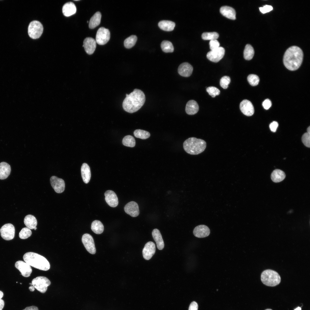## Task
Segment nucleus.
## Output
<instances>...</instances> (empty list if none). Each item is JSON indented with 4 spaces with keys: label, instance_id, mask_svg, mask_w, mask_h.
I'll use <instances>...</instances> for the list:
<instances>
[{
    "label": "nucleus",
    "instance_id": "ddd939ff",
    "mask_svg": "<svg viewBox=\"0 0 310 310\" xmlns=\"http://www.w3.org/2000/svg\"><path fill=\"white\" fill-rule=\"evenodd\" d=\"M15 266L23 276L27 277L30 276L32 270L30 266L26 263L22 261H18L16 262Z\"/></svg>",
    "mask_w": 310,
    "mask_h": 310
},
{
    "label": "nucleus",
    "instance_id": "603ef678",
    "mask_svg": "<svg viewBox=\"0 0 310 310\" xmlns=\"http://www.w3.org/2000/svg\"><path fill=\"white\" fill-rule=\"evenodd\" d=\"M3 293L2 291L0 290V299H1L3 297Z\"/></svg>",
    "mask_w": 310,
    "mask_h": 310
},
{
    "label": "nucleus",
    "instance_id": "6e6552de",
    "mask_svg": "<svg viewBox=\"0 0 310 310\" xmlns=\"http://www.w3.org/2000/svg\"><path fill=\"white\" fill-rule=\"evenodd\" d=\"M110 33L109 30L104 27L99 28L96 33V42L99 45L106 44L109 40Z\"/></svg>",
    "mask_w": 310,
    "mask_h": 310
},
{
    "label": "nucleus",
    "instance_id": "f257e3e1",
    "mask_svg": "<svg viewBox=\"0 0 310 310\" xmlns=\"http://www.w3.org/2000/svg\"><path fill=\"white\" fill-rule=\"evenodd\" d=\"M126 97L122 104L123 109L130 113L136 112L144 104L145 96L141 90L135 89L129 94H126Z\"/></svg>",
    "mask_w": 310,
    "mask_h": 310
},
{
    "label": "nucleus",
    "instance_id": "6ab92c4d",
    "mask_svg": "<svg viewBox=\"0 0 310 310\" xmlns=\"http://www.w3.org/2000/svg\"><path fill=\"white\" fill-rule=\"evenodd\" d=\"M96 40L91 37H87L83 42V45L86 53L89 55L92 54L96 49Z\"/></svg>",
    "mask_w": 310,
    "mask_h": 310
},
{
    "label": "nucleus",
    "instance_id": "1a4fd4ad",
    "mask_svg": "<svg viewBox=\"0 0 310 310\" xmlns=\"http://www.w3.org/2000/svg\"><path fill=\"white\" fill-rule=\"evenodd\" d=\"M15 232V227L10 223L5 224L0 229L1 236L6 240L12 239L14 237Z\"/></svg>",
    "mask_w": 310,
    "mask_h": 310
},
{
    "label": "nucleus",
    "instance_id": "a211bd4d",
    "mask_svg": "<svg viewBox=\"0 0 310 310\" xmlns=\"http://www.w3.org/2000/svg\"><path fill=\"white\" fill-rule=\"evenodd\" d=\"M193 70V67L190 64L187 62H184L179 65L178 72L180 75L188 77L191 75Z\"/></svg>",
    "mask_w": 310,
    "mask_h": 310
},
{
    "label": "nucleus",
    "instance_id": "c9c22d12",
    "mask_svg": "<svg viewBox=\"0 0 310 310\" xmlns=\"http://www.w3.org/2000/svg\"><path fill=\"white\" fill-rule=\"evenodd\" d=\"M123 144L125 146L133 147L135 145V141L134 138L130 135L125 136L122 140Z\"/></svg>",
    "mask_w": 310,
    "mask_h": 310
},
{
    "label": "nucleus",
    "instance_id": "6e6d98bb",
    "mask_svg": "<svg viewBox=\"0 0 310 310\" xmlns=\"http://www.w3.org/2000/svg\"><path fill=\"white\" fill-rule=\"evenodd\" d=\"M265 310H272V309H266Z\"/></svg>",
    "mask_w": 310,
    "mask_h": 310
},
{
    "label": "nucleus",
    "instance_id": "f03ea898",
    "mask_svg": "<svg viewBox=\"0 0 310 310\" xmlns=\"http://www.w3.org/2000/svg\"><path fill=\"white\" fill-rule=\"evenodd\" d=\"M303 53L296 46L288 48L284 55L283 61L285 67L290 71H294L300 66L303 60Z\"/></svg>",
    "mask_w": 310,
    "mask_h": 310
},
{
    "label": "nucleus",
    "instance_id": "a18cd8bd",
    "mask_svg": "<svg viewBox=\"0 0 310 310\" xmlns=\"http://www.w3.org/2000/svg\"><path fill=\"white\" fill-rule=\"evenodd\" d=\"M271 102L268 99H266L262 103V106L266 110L269 109L271 107Z\"/></svg>",
    "mask_w": 310,
    "mask_h": 310
},
{
    "label": "nucleus",
    "instance_id": "13d9d810",
    "mask_svg": "<svg viewBox=\"0 0 310 310\" xmlns=\"http://www.w3.org/2000/svg\"><path fill=\"white\" fill-rule=\"evenodd\" d=\"M37 228H36V227H35V228H34V230H36V229Z\"/></svg>",
    "mask_w": 310,
    "mask_h": 310
},
{
    "label": "nucleus",
    "instance_id": "9b49d317",
    "mask_svg": "<svg viewBox=\"0 0 310 310\" xmlns=\"http://www.w3.org/2000/svg\"><path fill=\"white\" fill-rule=\"evenodd\" d=\"M82 242L86 250L90 253L94 254L96 252L94 239L91 235L86 233L82 237Z\"/></svg>",
    "mask_w": 310,
    "mask_h": 310
},
{
    "label": "nucleus",
    "instance_id": "ea45409f",
    "mask_svg": "<svg viewBox=\"0 0 310 310\" xmlns=\"http://www.w3.org/2000/svg\"><path fill=\"white\" fill-rule=\"evenodd\" d=\"M206 90L209 94L212 97H215L219 95L220 93V90L214 86H210L207 88Z\"/></svg>",
    "mask_w": 310,
    "mask_h": 310
},
{
    "label": "nucleus",
    "instance_id": "412c9836",
    "mask_svg": "<svg viewBox=\"0 0 310 310\" xmlns=\"http://www.w3.org/2000/svg\"><path fill=\"white\" fill-rule=\"evenodd\" d=\"M220 12L222 15L228 19L235 20L236 18V11L231 7L228 6H222L220 8Z\"/></svg>",
    "mask_w": 310,
    "mask_h": 310
},
{
    "label": "nucleus",
    "instance_id": "f704fd0d",
    "mask_svg": "<svg viewBox=\"0 0 310 310\" xmlns=\"http://www.w3.org/2000/svg\"><path fill=\"white\" fill-rule=\"evenodd\" d=\"M133 134L135 137L142 139H147L150 136V134L149 132L140 129H136L135 130Z\"/></svg>",
    "mask_w": 310,
    "mask_h": 310
},
{
    "label": "nucleus",
    "instance_id": "5701e85b",
    "mask_svg": "<svg viewBox=\"0 0 310 310\" xmlns=\"http://www.w3.org/2000/svg\"><path fill=\"white\" fill-rule=\"evenodd\" d=\"M199 106L197 102L194 100H190L187 103L185 110L186 113L189 115H193L198 111Z\"/></svg>",
    "mask_w": 310,
    "mask_h": 310
},
{
    "label": "nucleus",
    "instance_id": "2f4dec72",
    "mask_svg": "<svg viewBox=\"0 0 310 310\" xmlns=\"http://www.w3.org/2000/svg\"><path fill=\"white\" fill-rule=\"evenodd\" d=\"M254 54V51L253 47L249 44H247L245 46L243 52L244 59L247 60H250L253 58Z\"/></svg>",
    "mask_w": 310,
    "mask_h": 310
},
{
    "label": "nucleus",
    "instance_id": "de8ad7c7",
    "mask_svg": "<svg viewBox=\"0 0 310 310\" xmlns=\"http://www.w3.org/2000/svg\"><path fill=\"white\" fill-rule=\"evenodd\" d=\"M198 305L197 303L195 301L191 302L189 307V310H197Z\"/></svg>",
    "mask_w": 310,
    "mask_h": 310
},
{
    "label": "nucleus",
    "instance_id": "dca6fc26",
    "mask_svg": "<svg viewBox=\"0 0 310 310\" xmlns=\"http://www.w3.org/2000/svg\"><path fill=\"white\" fill-rule=\"evenodd\" d=\"M124 209L127 214L133 217H137L140 213L138 204L134 201L127 204L125 206Z\"/></svg>",
    "mask_w": 310,
    "mask_h": 310
},
{
    "label": "nucleus",
    "instance_id": "7ed1b4c3",
    "mask_svg": "<svg viewBox=\"0 0 310 310\" xmlns=\"http://www.w3.org/2000/svg\"><path fill=\"white\" fill-rule=\"evenodd\" d=\"M25 262L30 266L40 270L47 271L50 267L49 263L44 257L37 253L28 252L23 256Z\"/></svg>",
    "mask_w": 310,
    "mask_h": 310
},
{
    "label": "nucleus",
    "instance_id": "9d476101",
    "mask_svg": "<svg viewBox=\"0 0 310 310\" xmlns=\"http://www.w3.org/2000/svg\"><path fill=\"white\" fill-rule=\"evenodd\" d=\"M225 52L224 48L220 46L215 49L211 50L206 55L207 58L210 61L214 62H217L223 57Z\"/></svg>",
    "mask_w": 310,
    "mask_h": 310
},
{
    "label": "nucleus",
    "instance_id": "a878e982",
    "mask_svg": "<svg viewBox=\"0 0 310 310\" xmlns=\"http://www.w3.org/2000/svg\"><path fill=\"white\" fill-rule=\"evenodd\" d=\"M11 171L10 165L5 162L0 163V179H4L8 177Z\"/></svg>",
    "mask_w": 310,
    "mask_h": 310
},
{
    "label": "nucleus",
    "instance_id": "aec40b11",
    "mask_svg": "<svg viewBox=\"0 0 310 310\" xmlns=\"http://www.w3.org/2000/svg\"><path fill=\"white\" fill-rule=\"evenodd\" d=\"M193 232L195 237L202 238L208 236L210 234V230L207 226L200 225L195 227Z\"/></svg>",
    "mask_w": 310,
    "mask_h": 310
},
{
    "label": "nucleus",
    "instance_id": "393cba45",
    "mask_svg": "<svg viewBox=\"0 0 310 310\" xmlns=\"http://www.w3.org/2000/svg\"><path fill=\"white\" fill-rule=\"evenodd\" d=\"M81 170L83 181L85 183H88L90 181L91 176L90 167L87 163H84L82 166Z\"/></svg>",
    "mask_w": 310,
    "mask_h": 310
},
{
    "label": "nucleus",
    "instance_id": "a19ab883",
    "mask_svg": "<svg viewBox=\"0 0 310 310\" xmlns=\"http://www.w3.org/2000/svg\"><path fill=\"white\" fill-rule=\"evenodd\" d=\"M230 82V77L227 76H224L222 77L220 80V85L224 89H226L228 87V85Z\"/></svg>",
    "mask_w": 310,
    "mask_h": 310
},
{
    "label": "nucleus",
    "instance_id": "c756f323",
    "mask_svg": "<svg viewBox=\"0 0 310 310\" xmlns=\"http://www.w3.org/2000/svg\"><path fill=\"white\" fill-rule=\"evenodd\" d=\"M101 15L99 11L96 12L91 18L89 24V28L93 29L98 26L100 23Z\"/></svg>",
    "mask_w": 310,
    "mask_h": 310
},
{
    "label": "nucleus",
    "instance_id": "473e14b6",
    "mask_svg": "<svg viewBox=\"0 0 310 310\" xmlns=\"http://www.w3.org/2000/svg\"><path fill=\"white\" fill-rule=\"evenodd\" d=\"M137 40V36L132 35L126 38L124 40V44L125 47L130 49L133 47L135 44Z\"/></svg>",
    "mask_w": 310,
    "mask_h": 310
},
{
    "label": "nucleus",
    "instance_id": "7c9ffc66",
    "mask_svg": "<svg viewBox=\"0 0 310 310\" xmlns=\"http://www.w3.org/2000/svg\"><path fill=\"white\" fill-rule=\"evenodd\" d=\"M91 229L94 233L100 234L103 232L104 227L103 224L100 221L95 220L92 222Z\"/></svg>",
    "mask_w": 310,
    "mask_h": 310
},
{
    "label": "nucleus",
    "instance_id": "cd10ccee",
    "mask_svg": "<svg viewBox=\"0 0 310 310\" xmlns=\"http://www.w3.org/2000/svg\"><path fill=\"white\" fill-rule=\"evenodd\" d=\"M24 222L27 227L31 229H34L37 224L36 218L33 215L30 214L25 217Z\"/></svg>",
    "mask_w": 310,
    "mask_h": 310
},
{
    "label": "nucleus",
    "instance_id": "8fccbe9b",
    "mask_svg": "<svg viewBox=\"0 0 310 310\" xmlns=\"http://www.w3.org/2000/svg\"><path fill=\"white\" fill-rule=\"evenodd\" d=\"M4 306V302L3 300L0 299V310H2Z\"/></svg>",
    "mask_w": 310,
    "mask_h": 310
},
{
    "label": "nucleus",
    "instance_id": "39448f33",
    "mask_svg": "<svg viewBox=\"0 0 310 310\" xmlns=\"http://www.w3.org/2000/svg\"><path fill=\"white\" fill-rule=\"evenodd\" d=\"M261 280L265 285L271 287L279 284L281 278L279 274L273 270L268 269L263 271L261 275Z\"/></svg>",
    "mask_w": 310,
    "mask_h": 310
},
{
    "label": "nucleus",
    "instance_id": "bb28decb",
    "mask_svg": "<svg viewBox=\"0 0 310 310\" xmlns=\"http://www.w3.org/2000/svg\"><path fill=\"white\" fill-rule=\"evenodd\" d=\"M272 180L275 183H278L283 181L285 178L286 175L284 171L276 169L272 173L271 176Z\"/></svg>",
    "mask_w": 310,
    "mask_h": 310
},
{
    "label": "nucleus",
    "instance_id": "e433bc0d",
    "mask_svg": "<svg viewBox=\"0 0 310 310\" xmlns=\"http://www.w3.org/2000/svg\"><path fill=\"white\" fill-rule=\"evenodd\" d=\"M219 36V34L216 32H205L203 33L202 35V37L203 39L210 40L217 39Z\"/></svg>",
    "mask_w": 310,
    "mask_h": 310
},
{
    "label": "nucleus",
    "instance_id": "c03bdc74",
    "mask_svg": "<svg viewBox=\"0 0 310 310\" xmlns=\"http://www.w3.org/2000/svg\"><path fill=\"white\" fill-rule=\"evenodd\" d=\"M273 7L270 5H266L259 8L260 11L263 13L268 12L273 9Z\"/></svg>",
    "mask_w": 310,
    "mask_h": 310
},
{
    "label": "nucleus",
    "instance_id": "2eb2a0df",
    "mask_svg": "<svg viewBox=\"0 0 310 310\" xmlns=\"http://www.w3.org/2000/svg\"><path fill=\"white\" fill-rule=\"evenodd\" d=\"M240 108L244 115L248 116L252 115L254 112L252 104L247 100L245 99L241 102L240 104Z\"/></svg>",
    "mask_w": 310,
    "mask_h": 310
},
{
    "label": "nucleus",
    "instance_id": "f8f14e48",
    "mask_svg": "<svg viewBox=\"0 0 310 310\" xmlns=\"http://www.w3.org/2000/svg\"><path fill=\"white\" fill-rule=\"evenodd\" d=\"M50 182L52 187L56 193H61L64 191L65 183L62 179L53 176L51 177Z\"/></svg>",
    "mask_w": 310,
    "mask_h": 310
},
{
    "label": "nucleus",
    "instance_id": "4d7b16f0",
    "mask_svg": "<svg viewBox=\"0 0 310 310\" xmlns=\"http://www.w3.org/2000/svg\"><path fill=\"white\" fill-rule=\"evenodd\" d=\"M29 284H30L31 286H32V283H30Z\"/></svg>",
    "mask_w": 310,
    "mask_h": 310
},
{
    "label": "nucleus",
    "instance_id": "0eeeda50",
    "mask_svg": "<svg viewBox=\"0 0 310 310\" xmlns=\"http://www.w3.org/2000/svg\"><path fill=\"white\" fill-rule=\"evenodd\" d=\"M32 286L40 292L44 293L46 291L47 287L51 282L46 277L40 276L33 279L32 281Z\"/></svg>",
    "mask_w": 310,
    "mask_h": 310
},
{
    "label": "nucleus",
    "instance_id": "423d86ee",
    "mask_svg": "<svg viewBox=\"0 0 310 310\" xmlns=\"http://www.w3.org/2000/svg\"><path fill=\"white\" fill-rule=\"evenodd\" d=\"M43 30L41 23L36 20L30 22L28 28V33L31 38L36 39L39 38L42 35Z\"/></svg>",
    "mask_w": 310,
    "mask_h": 310
},
{
    "label": "nucleus",
    "instance_id": "49530a36",
    "mask_svg": "<svg viewBox=\"0 0 310 310\" xmlns=\"http://www.w3.org/2000/svg\"><path fill=\"white\" fill-rule=\"evenodd\" d=\"M278 125V124L277 122L274 121L270 124L269 127L271 131L275 132L276 131Z\"/></svg>",
    "mask_w": 310,
    "mask_h": 310
},
{
    "label": "nucleus",
    "instance_id": "3c124183",
    "mask_svg": "<svg viewBox=\"0 0 310 310\" xmlns=\"http://www.w3.org/2000/svg\"><path fill=\"white\" fill-rule=\"evenodd\" d=\"M29 289L30 290L31 292H33L35 290V288L33 286H30L29 288Z\"/></svg>",
    "mask_w": 310,
    "mask_h": 310
},
{
    "label": "nucleus",
    "instance_id": "5fc2aeb1",
    "mask_svg": "<svg viewBox=\"0 0 310 310\" xmlns=\"http://www.w3.org/2000/svg\"><path fill=\"white\" fill-rule=\"evenodd\" d=\"M301 308L300 307H298L296 309H294V310H301Z\"/></svg>",
    "mask_w": 310,
    "mask_h": 310
},
{
    "label": "nucleus",
    "instance_id": "58836bf2",
    "mask_svg": "<svg viewBox=\"0 0 310 310\" xmlns=\"http://www.w3.org/2000/svg\"><path fill=\"white\" fill-rule=\"evenodd\" d=\"M32 232L30 229L27 227L22 228L19 233L20 238L22 239L28 238L31 235Z\"/></svg>",
    "mask_w": 310,
    "mask_h": 310
},
{
    "label": "nucleus",
    "instance_id": "4be33fe9",
    "mask_svg": "<svg viewBox=\"0 0 310 310\" xmlns=\"http://www.w3.org/2000/svg\"><path fill=\"white\" fill-rule=\"evenodd\" d=\"M152 235L158 249L160 250L162 249L164 247V243L160 231L156 228L154 229L152 231Z\"/></svg>",
    "mask_w": 310,
    "mask_h": 310
},
{
    "label": "nucleus",
    "instance_id": "79ce46f5",
    "mask_svg": "<svg viewBox=\"0 0 310 310\" xmlns=\"http://www.w3.org/2000/svg\"><path fill=\"white\" fill-rule=\"evenodd\" d=\"M302 141L306 147H310V134L307 132L304 133L302 137Z\"/></svg>",
    "mask_w": 310,
    "mask_h": 310
},
{
    "label": "nucleus",
    "instance_id": "c85d7f7f",
    "mask_svg": "<svg viewBox=\"0 0 310 310\" xmlns=\"http://www.w3.org/2000/svg\"><path fill=\"white\" fill-rule=\"evenodd\" d=\"M175 23L171 21L162 20L158 23V26L162 30L166 31L173 30L175 26Z\"/></svg>",
    "mask_w": 310,
    "mask_h": 310
},
{
    "label": "nucleus",
    "instance_id": "f3484780",
    "mask_svg": "<svg viewBox=\"0 0 310 310\" xmlns=\"http://www.w3.org/2000/svg\"><path fill=\"white\" fill-rule=\"evenodd\" d=\"M105 200L110 207H116L118 204V200L116 193L113 191L108 190L104 193Z\"/></svg>",
    "mask_w": 310,
    "mask_h": 310
},
{
    "label": "nucleus",
    "instance_id": "09e8293b",
    "mask_svg": "<svg viewBox=\"0 0 310 310\" xmlns=\"http://www.w3.org/2000/svg\"><path fill=\"white\" fill-rule=\"evenodd\" d=\"M23 310H38V308L34 306H32L26 307Z\"/></svg>",
    "mask_w": 310,
    "mask_h": 310
},
{
    "label": "nucleus",
    "instance_id": "4468645a",
    "mask_svg": "<svg viewBox=\"0 0 310 310\" xmlns=\"http://www.w3.org/2000/svg\"><path fill=\"white\" fill-rule=\"evenodd\" d=\"M156 251L155 244L152 241L147 242L145 245L142 250L143 256L146 260L150 259L154 254Z\"/></svg>",
    "mask_w": 310,
    "mask_h": 310
},
{
    "label": "nucleus",
    "instance_id": "b1692460",
    "mask_svg": "<svg viewBox=\"0 0 310 310\" xmlns=\"http://www.w3.org/2000/svg\"><path fill=\"white\" fill-rule=\"evenodd\" d=\"M76 11V8L75 4L72 2H68L63 5L62 7V12L65 16L68 17L74 14Z\"/></svg>",
    "mask_w": 310,
    "mask_h": 310
},
{
    "label": "nucleus",
    "instance_id": "20e7f679",
    "mask_svg": "<svg viewBox=\"0 0 310 310\" xmlns=\"http://www.w3.org/2000/svg\"><path fill=\"white\" fill-rule=\"evenodd\" d=\"M205 141L194 137L189 138L183 142V147L185 151L189 154L197 155L203 152L206 147Z\"/></svg>",
    "mask_w": 310,
    "mask_h": 310
},
{
    "label": "nucleus",
    "instance_id": "72a5a7b5",
    "mask_svg": "<svg viewBox=\"0 0 310 310\" xmlns=\"http://www.w3.org/2000/svg\"><path fill=\"white\" fill-rule=\"evenodd\" d=\"M161 47L162 51L165 53L172 52L174 51L172 43L168 40L163 41L161 44Z\"/></svg>",
    "mask_w": 310,
    "mask_h": 310
},
{
    "label": "nucleus",
    "instance_id": "4c0bfd02",
    "mask_svg": "<svg viewBox=\"0 0 310 310\" xmlns=\"http://www.w3.org/2000/svg\"><path fill=\"white\" fill-rule=\"evenodd\" d=\"M247 80L249 84L253 86L257 85L259 81L258 76L254 74L249 75L247 77Z\"/></svg>",
    "mask_w": 310,
    "mask_h": 310
},
{
    "label": "nucleus",
    "instance_id": "864d4df0",
    "mask_svg": "<svg viewBox=\"0 0 310 310\" xmlns=\"http://www.w3.org/2000/svg\"><path fill=\"white\" fill-rule=\"evenodd\" d=\"M307 132L310 134V127L309 126L307 129Z\"/></svg>",
    "mask_w": 310,
    "mask_h": 310
},
{
    "label": "nucleus",
    "instance_id": "37998d69",
    "mask_svg": "<svg viewBox=\"0 0 310 310\" xmlns=\"http://www.w3.org/2000/svg\"><path fill=\"white\" fill-rule=\"evenodd\" d=\"M209 44L211 50L217 49L220 47V45L219 42L216 39L210 40Z\"/></svg>",
    "mask_w": 310,
    "mask_h": 310
}]
</instances>
